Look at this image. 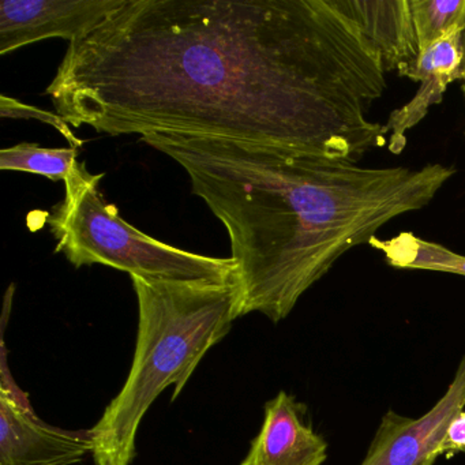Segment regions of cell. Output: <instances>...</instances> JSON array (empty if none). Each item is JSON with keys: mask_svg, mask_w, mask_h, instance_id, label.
<instances>
[{"mask_svg": "<svg viewBox=\"0 0 465 465\" xmlns=\"http://www.w3.org/2000/svg\"><path fill=\"white\" fill-rule=\"evenodd\" d=\"M377 51L331 0H126L45 94L73 127L263 143L358 163L385 145Z\"/></svg>", "mask_w": 465, "mask_h": 465, "instance_id": "cell-1", "label": "cell"}, {"mask_svg": "<svg viewBox=\"0 0 465 465\" xmlns=\"http://www.w3.org/2000/svg\"><path fill=\"white\" fill-rule=\"evenodd\" d=\"M178 163L223 223L235 262L238 315L280 322L353 247L429 205L456 171L364 168L263 143L176 134L141 137Z\"/></svg>", "mask_w": 465, "mask_h": 465, "instance_id": "cell-2", "label": "cell"}, {"mask_svg": "<svg viewBox=\"0 0 465 465\" xmlns=\"http://www.w3.org/2000/svg\"><path fill=\"white\" fill-rule=\"evenodd\" d=\"M132 277L138 299L134 361L121 393L91 430L96 465H130L135 437L154 400L175 386L178 399L203 356L238 315L235 282H154Z\"/></svg>", "mask_w": 465, "mask_h": 465, "instance_id": "cell-3", "label": "cell"}, {"mask_svg": "<svg viewBox=\"0 0 465 465\" xmlns=\"http://www.w3.org/2000/svg\"><path fill=\"white\" fill-rule=\"evenodd\" d=\"M103 176L89 173L81 163L64 182V201L48 216L51 232L58 241L55 252L64 254L75 268L99 263L154 282H235L232 258L170 246L124 222L118 208L103 198Z\"/></svg>", "mask_w": 465, "mask_h": 465, "instance_id": "cell-4", "label": "cell"}, {"mask_svg": "<svg viewBox=\"0 0 465 465\" xmlns=\"http://www.w3.org/2000/svg\"><path fill=\"white\" fill-rule=\"evenodd\" d=\"M126 0H2L0 55L51 37L83 39Z\"/></svg>", "mask_w": 465, "mask_h": 465, "instance_id": "cell-5", "label": "cell"}, {"mask_svg": "<svg viewBox=\"0 0 465 465\" xmlns=\"http://www.w3.org/2000/svg\"><path fill=\"white\" fill-rule=\"evenodd\" d=\"M465 407V356L446 393L419 419L389 410L361 465H434L437 449L454 416Z\"/></svg>", "mask_w": 465, "mask_h": 465, "instance_id": "cell-6", "label": "cell"}, {"mask_svg": "<svg viewBox=\"0 0 465 465\" xmlns=\"http://www.w3.org/2000/svg\"><path fill=\"white\" fill-rule=\"evenodd\" d=\"M94 451L91 430L67 431L40 420L4 378L0 388V465H72Z\"/></svg>", "mask_w": 465, "mask_h": 465, "instance_id": "cell-7", "label": "cell"}, {"mask_svg": "<svg viewBox=\"0 0 465 465\" xmlns=\"http://www.w3.org/2000/svg\"><path fill=\"white\" fill-rule=\"evenodd\" d=\"M307 407L282 391L266 402L260 434L242 465H323L328 443L307 420Z\"/></svg>", "mask_w": 465, "mask_h": 465, "instance_id": "cell-8", "label": "cell"}, {"mask_svg": "<svg viewBox=\"0 0 465 465\" xmlns=\"http://www.w3.org/2000/svg\"><path fill=\"white\" fill-rule=\"evenodd\" d=\"M377 51L385 72L410 78L419 59L410 0H331Z\"/></svg>", "mask_w": 465, "mask_h": 465, "instance_id": "cell-9", "label": "cell"}, {"mask_svg": "<svg viewBox=\"0 0 465 465\" xmlns=\"http://www.w3.org/2000/svg\"><path fill=\"white\" fill-rule=\"evenodd\" d=\"M461 45L462 34H460L419 54L410 80L420 83V86L411 102L391 114L385 124L391 153L400 154L404 151L407 133L423 121L432 105L442 103L448 86L459 80Z\"/></svg>", "mask_w": 465, "mask_h": 465, "instance_id": "cell-10", "label": "cell"}, {"mask_svg": "<svg viewBox=\"0 0 465 465\" xmlns=\"http://www.w3.org/2000/svg\"><path fill=\"white\" fill-rule=\"evenodd\" d=\"M369 244L382 252L386 262L394 268L465 276V255L457 254L442 244L424 241L412 232H401L391 239L372 236Z\"/></svg>", "mask_w": 465, "mask_h": 465, "instance_id": "cell-11", "label": "cell"}, {"mask_svg": "<svg viewBox=\"0 0 465 465\" xmlns=\"http://www.w3.org/2000/svg\"><path fill=\"white\" fill-rule=\"evenodd\" d=\"M80 165L75 148L48 149L21 143L0 152V170L35 173L54 182H66Z\"/></svg>", "mask_w": 465, "mask_h": 465, "instance_id": "cell-12", "label": "cell"}, {"mask_svg": "<svg viewBox=\"0 0 465 465\" xmlns=\"http://www.w3.org/2000/svg\"><path fill=\"white\" fill-rule=\"evenodd\" d=\"M419 54L465 32V0H410Z\"/></svg>", "mask_w": 465, "mask_h": 465, "instance_id": "cell-13", "label": "cell"}, {"mask_svg": "<svg viewBox=\"0 0 465 465\" xmlns=\"http://www.w3.org/2000/svg\"><path fill=\"white\" fill-rule=\"evenodd\" d=\"M0 114H2V118L37 119V121L43 122V124L55 127L72 143L73 148L78 149L84 145V141L73 134L72 130H70V124L59 114L43 111L40 108L32 107V105L7 96L0 97Z\"/></svg>", "mask_w": 465, "mask_h": 465, "instance_id": "cell-14", "label": "cell"}, {"mask_svg": "<svg viewBox=\"0 0 465 465\" xmlns=\"http://www.w3.org/2000/svg\"><path fill=\"white\" fill-rule=\"evenodd\" d=\"M459 453H465V411H460L449 423L442 442L437 449L438 457L451 459Z\"/></svg>", "mask_w": 465, "mask_h": 465, "instance_id": "cell-15", "label": "cell"}, {"mask_svg": "<svg viewBox=\"0 0 465 465\" xmlns=\"http://www.w3.org/2000/svg\"><path fill=\"white\" fill-rule=\"evenodd\" d=\"M459 80L462 81L465 86V32L462 34L461 64H460Z\"/></svg>", "mask_w": 465, "mask_h": 465, "instance_id": "cell-16", "label": "cell"}]
</instances>
